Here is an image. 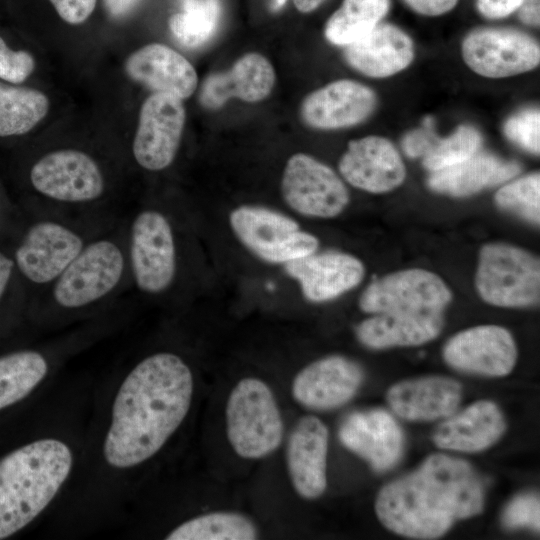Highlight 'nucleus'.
<instances>
[{
    "mask_svg": "<svg viewBox=\"0 0 540 540\" xmlns=\"http://www.w3.org/2000/svg\"><path fill=\"white\" fill-rule=\"evenodd\" d=\"M193 374L172 352H157L127 374L114 398L103 455L115 468L137 466L154 456L185 419Z\"/></svg>",
    "mask_w": 540,
    "mask_h": 540,
    "instance_id": "1",
    "label": "nucleus"
},
{
    "mask_svg": "<svg viewBox=\"0 0 540 540\" xmlns=\"http://www.w3.org/2000/svg\"><path fill=\"white\" fill-rule=\"evenodd\" d=\"M483 504L482 484L468 463L435 454L413 473L384 486L375 510L391 531L433 539L446 533L455 520L480 513Z\"/></svg>",
    "mask_w": 540,
    "mask_h": 540,
    "instance_id": "2",
    "label": "nucleus"
},
{
    "mask_svg": "<svg viewBox=\"0 0 540 540\" xmlns=\"http://www.w3.org/2000/svg\"><path fill=\"white\" fill-rule=\"evenodd\" d=\"M73 454L63 441L45 438L0 459V539L32 522L68 478Z\"/></svg>",
    "mask_w": 540,
    "mask_h": 540,
    "instance_id": "3",
    "label": "nucleus"
},
{
    "mask_svg": "<svg viewBox=\"0 0 540 540\" xmlns=\"http://www.w3.org/2000/svg\"><path fill=\"white\" fill-rule=\"evenodd\" d=\"M130 278L124 229L101 230L43 292L63 311H79L116 296Z\"/></svg>",
    "mask_w": 540,
    "mask_h": 540,
    "instance_id": "4",
    "label": "nucleus"
},
{
    "mask_svg": "<svg viewBox=\"0 0 540 540\" xmlns=\"http://www.w3.org/2000/svg\"><path fill=\"white\" fill-rule=\"evenodd\" d=\"M99 231L80 221L45 213L26 229L14 253L15 267L44 292Z\"/></svg>",
    "mask_w": 540,
    "mask_h": 540,
    "instance_id": "5",
    "label": "nucleus"
},
{
    "mask_svg": "<svg viewBox=\"0 0 540 540\" xmlns=\"http://www.w3.org/2000/svg\"><path fill=\"white\" fill-rule=\"evenodd\" d=\"M130 278L145 295L166 293L178 274V246L174 226L164 212L145 208L126 228Z\"/></svg>",
    "mask_w": 540,
    "mask_h": 540,
    "instance_id": "6",
    "label": "nucleus"
},
{
    "mask_svg": "<svg viewBox=\"0 0 540 540\" xmlns=\"http://www.w3.org/2000/svg\"><path fill=\"white\" fill-rule=\"evenodd\" d=\"M226 431L237 455L260 459L281 444L284 426L275 396L258 378H243L232 389L226 405Z\"/></svg>",
    "mask_w": 540,
    "mask_h": 540,
    "instance_id": "7",
    "label": "nucleus"
},
{
    "mask_svg": "<svg viewBox=\"0 0 540 540\" xmlns=\"http://www.w3.org/2000/svg\"><path fill=\"white\" fill-rule=\"evenodd\" d=\"M475 283L480 297L491 305H534L540 297L539 259L513 245L487 244L479 254Z\"/></svg>",
    "mask_w": 540,
    "mask_h": 540,
    "instance_id": "8",
    "label": "nucleus"
},
{
    "mask_svg": "<svg viewBox=\"0 0 540 540\" xmlns=\"http://www.w3.org/2000/svg\"><path fill=\"white\" fill-rule=\"evenodd\" d=\"M29 180L40 196L62 206L92 205L106 191L99 163L88 153L73 148L44 154L32 165Z\"/></svg>",
    "mask_w": 540,
    "mask_h": 540,
    "instance_id": "9",
    "label": "nucleus"
},
{
    "mask_svg": "<svg viewBox=\"0 0 540 540\" xmlns=\"http://www.w3.org/2000/svg\"><path fill=\"white\" fill-rule=\"evenodd\" d=\"M281 195L295 213L320 219L338 216L350 200L342 178L331 167L305 153L293 154L287 160Z\"/></svg>",
    "mask_w": 540,
    "mask_h": 540,
    "instance_id": "10",
    "label": "nucleus"
},
{
    "mask_svg": "<svg viewBox=\"0 0 540 540\" xmlns=\"http://www.w3.org/2000/svg\"><path fill=\"white\" fill-rule=\"evenodd\" d=\"M461 54L474 73L493 79L527 73L540 63L538 41L510 28L471 31L462 41Z\"/></svg>",
    "mask_w": 540,
    "mask_h": 540,
    "instance_id": "11",
    "label": "nucleus"
},
{
    "mask_svg": "<svg viewBox=\"0 0 540 540\" xmlns=\"http://www.w3.org/2000/svg\"><path fill=\"white\" fill-rule=\"evenodd\" d=\"M186 112L182 100L154 92L142 104L132 143L136 163L158 172L169 167L179 150Z\"/></svg>",
    "mask_w": 540,
    "mask_h": 540,
    "instance_id": "12",
    "label": "nucleus"
},
{
    "mask_svg": "<svg viewBox=\"0 0 540 540\" xmlns=\"http://www.w3.org/2000/svg\"><path fill=\"white\" fill-rule=\"evenodd\" d=\"M451 300V292L436 274L424 269H406L373 281L359 299L367 313L387 311H441Z\"/></svg>",
    "mask_w": 540,
    "mask_h": 540,
    "instance_id": "13",
    "label": "nucleus"
},
{
    "mask_svg": "<svg viewBox=\"0 0 540 540\" xmlns=\"http://www.w3.org/2000/svg\"><path fill=\"white\" fill-rule=\"evenodd\" d=\"M338 169L353 187L376 194L394 190L406 178V167L397 148L377 135L350 141Z\"/></svg>",
    "mask_w": 540,
    "mask_h": 540,
    "instance_id": "14",
    "label": "nucleus"
},
{
    "mask_svg": "<svg viewBox=\"0 0 540 540\" xmlns=\"http://www.w3.org/2000/svg\"><path fill=\"white\" fill-rule=\"evenodd\" d=\"M374 90L355 80L340 79L309 93L300 115L309 127L321 130L348 128L368 119L376 109Z\"/></svg>",
    "mask_w": 540,
    "mask_h": 540,
    "instance_id": "15",
    "label": "nucleus"
},
{
    "mask_svg": "<svg viewBox=\"0 0 540 540\" xmlns=\"http://www.w3.org/2000/svg\"><path fill=\"white\" fill-rule=\"evenodd\" d=\"M443 356L456 369L503 376L513 369L517 349L508 330L500 326L483 325L454 335L446 343Z\"/></svg>",
    "mask_w": 540,
    "mask_h": 540,
    "instance_id": "16",
    "label": "nucleus"
},
{
    "mask_svg": "<svg viewBox=\"0 0 540 540\" xmlns=\"http://www.w3.org/2000/svg\"><path fill=\"white\" fill-rule=\"evenodd\" d=\"M283 266L286 274L298 283L303 297L314 303L330 301L350 291L365 274L357 257L339 251H316Z\"/></svg>",
    "mask_w": 540,
    "mask_h": 540,
    "instance_id": "17",
    "label": "nucleus"
},
{
    "mask_svg": "<svg viewBox=\"0 0 540 540\" xmlns=\"http://www.w3.org/2000/svg\"><path fill=\"white\" fill-rule=\"evenodd\" d=\"M363 379L361 367L339 355L318 359L301 369L292 382V395L315 410L339 407L357 392Z\"/></svg>",
    "mask_w": 540,
    "mask_h": 540,
    "instance_id": "18",
    "label": "nucleus"
},
{
    "mask_svg": "<svg viewBox=\"0 0 540 540\" xmlns=\"http://www.w3.org/2000/svg\"><path fill=\"white\" fill-rule=\"evenodd\" d=\"M328 430L317 417H302L292 430L287 445V468L295 491L315 499L327 486Z\"/></svg>",
    "mask_w": 540,
    "mask_h": 540,
    "instance_id": "19",
    "label": "nucleus"
},
{
    "mask_svg": "<svg viewBox=\"0 0 540 540\" xmlns=\"http://www.w3.org/2000/svg\"><path fill=\"white\" fill-rule=\"evenodd\" d=\"M339 438L344 446L378 471L392 467L403 449L401 428L381 409L350 414L339 429Z\"/></svg>",
    "mask_w": 540,
    "mask_h": 540,
    "instance_id": "20",
    "label": "nucleus"
},
{
    "mask_svg": "<svg viewBox=\"0 0 540 540\" xmlns=\"http://www.w3.org/2000/svg\"><path fill=\"white\" fill-rule=\"evenodd\" d=\"M346 62L371 78H387L400 73L415 58L412 38L391 23L378 24L367 35L345 47Z\"/></svg>",
    "mask_w": 540,
    "mask_h": 540,
    "instance_id": "21",
    "label": "nucleus"
},
{
    "mask_svg": "<svg viewBox=\"0 0 540 540\" xmlns=\"http://www.w3.org/2000/svg\"><path fill=\"white\" fill-rule=\"evenodd\" d=\"M125 71L154 92L181 100L190 97L198 83L193 65L183 55L160 43L148 44L133 52L125 62Z\"/></svg>",
    "mask_w": 540,
    "mask_h": 540,
    "instance_id": "22",
    "label": "nucleus"
},
{
    "mask_svg": "<svg viewBox=\"0 0 540 540\" xmlns=\"http://www.w3.org/2000/svg\"><path fill=\"white\" fill-rule=\"evenodd\" d=\"M275 79L274 68L266 57L247 53L230 70L209 75L203 82L199 99L209 109L220 108L233 97L249 103L259 102L271 93Z\"/></svg>",
    "mask_w": 540,
    "mask_h": 540,
    "instance_id": "23",
    "label": "nucleus"
},
{
    "mask_svg": "<svg viewBox=\"0 0 540 540\" xmlns=\"http://www.w3.org/2000/svg\"><path fill=\"white\" fill-rule=\"evenodd\" d=\"M442 325L441 311H387L362 321L356 335L362 344L374 349L415 346L437 337Z\"/></svg>",
    "mask_w": 540,
    "mask_h": 540,
    "instance_id": "24",
    "label": "nucleus"
},
{
    "mask_svg": "<svg viewBox=\"0 0 540 540\" xmlns=\"http://www.w3.org/2000/svg\"><path fill=\"white\" fill-rule=\"evenodd\" d=\"M461 399L460 384L450 378L427 377L395 384L387 393L392 410L401 418L430 421L451 415Z\"/></svg>",
    "mask_w": 540,
    "mask_h": 540,
    "instance_id": "25",
    "label": "nucleus"
},
{
    "mask_svg": "<svg viewBox=\"0 0 540 540\" xmlns=\"http://www.w3.org/2000/svg\"><path fill=\"white\" fill-rule=\"evenodd\" d=\"M505 430L499 408L490 401H478L440 424L434 443L444 449L476 452L495 443Z\"/></svg>",
    "mask_w": 540,
    "mask_h": 540,
    "instance_id": "26",
    "label": "nucleus"
},
{
    "mask_svg": "<svg viewBox=\"0 0 540 540\" xmlns=\"http://www.w3.org/2000/svg\"><path fill=\"white\" fill-rule=\"evenodd\" d=\"M520 170L517 162L478 151L457 165L432 172L427 183L433 191L464 197L504 183L514 178Z\"/></svg>",
    "mask_w": 540,
    "mask_h": 540,
    "instance_id": "27",
    "label": "nucleus"
},
{
    "mask_svg": "<svg viewBox=\"0 0 540 540\" xmlns=\"http://www.w3.org/2000/svg\"><path fill=\"white\" fill-rule=\"evenodd\" d=\"M229 226L236 239L259 259L300 229L292 217L260 205H240L229 214Z\"/></svg>",
    "mask_w": 540,
    "mask_h": 540,
    "instance_id": "28",
    "label": "nucleus"
},
{
    "mask_svg": "<svg viewBox=\"0 0 540 540\" xmlns=\"http://www.w3.org/2000/svg\"><path fill=\"white\" fill-rule=\"evenodd\" d=\"M390 5V0H343L325 24V38L342 47L356 42L382 22Z\"/></svg>",
    "mask_w": 540,
    "mask_h": 540,
    "instance_id": "29",
    "label": "nucleus"
},
{
    "mask_svg": "<svg viewBox=\"0 0 540 540\" xmlns=\"http://www.w3.org/2000/svg\"><path fill=\"white\" fill-rule=\"evenodd\" d=\"M49 108L50 101L40 90L0 83V137L30 132Z\"/></svg>",
    "mask_w": 540,
    "mask_h": 540,
    "instance_id": "30",
    "label": "nucleus"
},
{
    "mask_svg": "<svg viewBox=\"0 0 540 540\" xmlns=\"http://www.w3.org/2000/svg\"><path fill=\"white\" fill-rule=\"evenodd\" d=\"M46 357L35 350H21L0 357V410L29 395L46 377Z\"/></svg>",
    "mask_w": 540,
    "mask_h": 540,
    "instance_id": "31",
    "label": "nucleus"
},
{
    "mask_svg": "<svg viewBox=\"0 0 540 540\" xmlns=\"http://www.w3.org/2000/svg\"><path fill=\"white\" fill-rule=\"evenodd\" d=\"M258 536L255 524L235 512H211L191 518L167 536V540H253Z\"/></svg>",
    "mask_w": 540,
    "mask_h": 540,
    "instance_id": "32",
    "label": "nucleus"
},
{
    "mask_svg": "<svg viewBox=\"0 0 540 540\" xmlns=\"http://www.w3.org/2000/svg\"><path fill=\"white\" fill-rule=\"evenodd\" d=\"M182 11L169 19L173 36L184 46L203 45L214 34L221 14L219 0H180Z\"/></svg>",
    "mask_w": 540,
    "mask_h": 540,
    "instance_id": "33",
    "label": "nucleus"
},
{
    "mask_svg": "<svg viewBox=\"0 0 540 540\" xmlns=\"http://www.w3.org/2000/svg\"><path fill=\"white\" fill-rule=\"evenodd\" d=\"M483 143L481 133L472 125H459L445 138H438L422 158L423 166L440 171L457 165L480 151Z\"/></svg>",
    "mask_w": 540,
    "mask_h": 540,
    "instance_id": "34",
    "label": "nucleus"
},
{
    "mask_svg": "<svg viewBox=\"0 0 540 540\" xmlns=\"http://www.w3.org/2000/svg\"><path fill=\"white\" fill-rule=\"evenodd\" d=\"M496 204L534 223L540 220V175L533 173L501 187L495 194Z\"/></svg>",
    "mask_w": 540,
    "mask_h": 540,
    "instance_id": "35",
    "label": "nucleus"
},
{
    "mask_svg": "<svg viewBox=\"0 0 540 540\" xmlns=\"http://www.w3.org/2000/svg\"><path fill=\"white\" fill-rule=\"evenodd\" d=\"M506 138L520 148L532 153L540 152V111L528 108L509 117L504 125Z\"/></svg>",
    "mask_w": 540,
    "mask_h": 540,
    "instance_id": "36",
    "label": "nucleus"
},
{
    "mask_svg": "<svg viewBox=\"0 0 540 540\" xmlns=\"http://www.w3.org/2000/svg\"><path fill=\"white\" fill-rule=\"evenodd\" d=\"M318 247L319 240L316 236L298 229L265 253L260 260L269 264L285 265L313 254Z\"/></svg>",
    "mask_w": 540,
    "mask_h": 540,
    "instance_id": "37",
    "label": "nucleus"
},
{
    "mask_svg": "<svg viewBox=\"0 0 540 540\" xmlns=\"http://www.w3.org/2000/svg\"><path fill=\"white\" fill-rule=\"evenodd\" d=\"M540 502L535 494L516 497L506 507L502 523L507 528L531 527L539 531Z\"/></svg>",
    "mask_w": 540,
    "mask_h": 540,
    "instance_id": "38",
    "label": "nucleus"
},
{
    "mask_svg": "<svg viewBox=\"0 0 540 540\" xmlns=\"http://www.w3.org/2000/svg\"><path fill=\"white\" fill-rule=\"evenodd\" d=\"M34 69L35 60L29 52L11 50L0 37V78L19 84L24 82Z\"/></svg>",
    "mask_w": 540,
    "mask_h": 540,
    "instance_id": "39",
    "label": "nucleus"
},
{
    "mask_svg": "<svg viewBox=\"0 0 540 540\" xmlns=\"http://www.w3.org/2000/svg\"><path fill=\"white\" fill-rule=\"evenodd\" d=\"M58 15L72 25L81 24L93 13L97 0H49Z\"/></svg>",
    "mask_w": 540,
    "mask_h": 540,
    "instance_id": "40",
    "label": "nucleus"
},
{
    "mask_svg": "<svg viewBox=\"0 0 540 540\" xmlns=\"http://www.w3.org/2000/svg\"><path fill=\"white\" fill-rule=\"evenodd\" d=\"M437 136L431 130L430 126L426 125L421 129L409 132L402 141V147L405 153L412 158L421 157L430 150Z\"/></svg>",
    "mask_w": 540,
    "mask_h": 540,
    "instance_id": "41",
    "label": "nucleus"
},
{
    "mask_svg": "<svg viewBox=\"0 0 540 540\" xmlns=\"http://www.w3.org/2000/svg\"><path fill=\"white\" fill-rule=\"evenodd\" d=\"M525 0H476L478 12L487 19H502L516 12Z\"/></svg>",
    "mask_w": 540,
    "mask_h": 540,
    "instance_id": "42",
    "label": "nucleus"
},
{
    "mask_svg": "<svg viewBox=\"0 0 540 540\" xmlns=\"http://www.w3.org/2000/svg\"><path fill=\"white\" fill-rule=\"evenodd\" d=\"M404 2L418 14L436 17L453 10L458 0H404Z\"/></svg>",
    "mask_w": 540,
    "mask_h": 540,
    "instance_id": "43",
    "label": "nucleus"
},
{
    "mask_svg": "<svg viewBox=\"0 0 540 540\" xmlns=\"http://www.w3.org/2000/svg\"><path fill=\"white\" fill-rule=\"evenodd\" d=\"M517 11L520 20L524 24L533 27H539L540 0H525Z\"/></svg>",
    "mask_w": 540,
    "mask_h": 540,
    "instance_id": "44",
    "label": "nucleus"
},
{
    "mask_svg": "<svg viewBox=\"0 0 540 540\" xmlns=\"http://www.w3.org/2000/svg\"><path fill=\"white\" fill-rule=\"evenodd\" d=\"M15 268L14 260L0 251V301L11 281Z\"/></svg>",
    "mask_w": 540,
    "mask_h": 540,
    "instance_id": "45",
    "label": "nucleus"
},
{
    "mask_svg": "<svg viewBox=\"0 0 540 540\" xmlns=\"http://www.w3.org/2000/svg\"><path fill=\"white\" fill-rule=\"evenodd\" d=\"M139 0H103L104 7L112 17H122L128 14Z\"/></svg>",
    "mask_w": 540,
    "mask_h": 540,
    "instance_id": "46",
    "label": "nucleus"
},
{
    "mask_svg": "<svg viewBox=\"0 0 540 540\" xmlns=\"http://www.w3.org/2000/svg\"><path fill=\"white\" fill-rule=\"evenodd\" d=\"M325 0H293L296 9L301 13H309L317 9Z\"/></svg>",
    "mask_w": 540,
    "mask_h": 540,
    "instance_id": "47",
    "label": "nucleus"
},
{
    "mask_svg": "<svg viewBox=\"0 0 540 540\" xmlns=\"http://www.w3.org/2000/svg\"><path fill=\"white\" fill-rule=\"evenodd\" d=\"M286 1L287 0H273L272 1V9L275 10V11L281 9L284 6Z\"/></svg>",
    "mask_w": 540,
    "mask_h": 540,
    "instance_id": "48",
    "label": "nucleus"
}]
</instances>
